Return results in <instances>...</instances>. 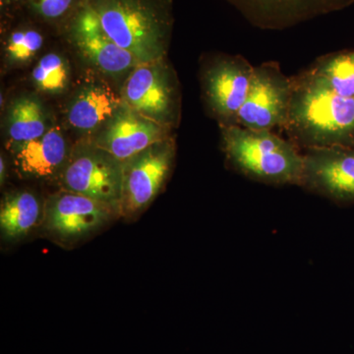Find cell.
I'll return each mask as SVG.
<instances>
[{
	"mask_svg": "<svg viewBox=\"0 0 354 354\" xmlns=\"http://www.w3.org/2000/svg\"><path fill=\"white\" fill-rule=\"evenodd\" d=\"M102 29L141 64L167 53L174 17L171 0H88Z\"/></svg>",
	"mask_w": 354,
	"mask_h": 354,
	"instance_id": "obj_2",
	"label": "cell"
},
{
	"mask_svg": "<svg viewBox=\"0 0 354 354\" xmlns=\"http://www.w3.org/2000/svg\"><path fill=\"white\" fill-rule=\"evenodd\" d=\"M252 24L285 29L317 16L341 10L354 0H227Z\"/></svg>",
	"mask_w": 354,
	"mask_h": 354,
	"instance_id": "obj_13",
	"label": "cell"
},
{
	"mask_svg": "<svg viewBox=\"0 0 354 354\" xmlns=\"http://www.w3.org/2000/svg\"><path fill=\"white\" fill-rule=\"evenodd\" d=\"M44 44L43 32L36 26L30 23L16 26L6 37L7 57L12 64H27L36 57Z\"/></svg>",
	"mask_w": 354,
	"mask_h": 354,
	"instance_id": "obj_19",
	"label": "cell"
},
{
	"mask_svg": "<svg viewBox=\"0 0 354 354\" xmlns=\"http://www.w3.org/2000/svg\"><path fill=\"white\" fill-rule=\"evenodd\" d=\"M298 149L354 147V99L342 97L308 71L293 79L285 127Z\"/></svg>",
	"mask_w": 354,
	"mask_h": 354,
	"instance_id": "obj_1",
	"label": "cell"
},
{
	"mask_svg": "<svg viewBox=\"0 0 354 354\" xmlns=\"http://www.w3.org/2000/svg\"><path fill=\"white\" fill-rule=\"evenodd\" d=\"M88 0H29L27 8L35 17L48 24L65 23L69 29Z\"/></svg>",
	"mask_w": 354,
	"mask_h": 354,
	"instance_id": "obj_21",
	"label": "cell"
},
{
	"mask_svg": "<svg viewBox=\"0 0 354 354\" xmlns=\"http://www.w3.org/2000/svg\"><path fill=\"white\" fill-rule=\"evenodd\" d=\"M115 209L84 195L64 190L53 195L44 209V230L64 242L80 241L106 225Z\"/></svg>",
	"mask_w": 354,
	"mask_h": 354,
	"instance_id": "obj_7",
	"label": "cell"
},
{
	"mask_svg": "<svg viewBox=\"0 0 354 354\" xmlns=\"http://www.w3.org/2000/svg\"><path fill=\"white\" fill-rule=\"evenodd\" d=\"M32 78L39 90L50 94H58L68 84V67L60 55L48 53L39 59L32 70Z\"/></svg>",
	"mask_w": 354,
	"mask_h": 354,
	"instance_id": "obj_20",
	"label": "cell"
},
{
	"mask_svg": "<svg viewBox=\"0 0 354 354\" xmlns=\"http://www.w3.org/2000/svg\"><path fill=\"white\" fill-rule=\"evenodd\" d=\"M46 130V114L38 100L22 97L13 102L8 114V136L16 147L39 138Z\"/></svg>",
	"mask_w": 354,
	"mask_h": 354,
	"instance_id": "obj_18",
	"label": "cell"
},
{
	"mask_svg": "<svg viewBox=\"0 0 354 354\" xmlns=\"http://www.w3.org/2000/svg\"><path fill=\"white\" fill-rule=\"evenodd\" d=\"M29 0H0V6L2 10L8 8H16L17 6H27Z\"/></svg>",
	"mask_w": 354,
	"mask_h": 354,
	"instance_id": "obj_22",
	"label": "cell"
},
{
	"mask_svg": "<svg viewBox=\"0 0 354 354\" xmlns=\"http://www.w3.org/2000/svg\"><path fill=\"white\" fill-rule=\"evenodd\" d=\"M301 187L337 204H354V147L305 151Z\"/></svg>",
	"mask_w": 354,
	"mask_h": 354,
	"instance_id": "obj_9",
	"label": "cell"
},
{
	"mask_svg": "<svg viewBox=\"0 0 354 354\" xmlns=\"http://www.w3.org/2000/svg\"><path fill=\"white\" fill-rule=\"evenodd\" d=\"M162 62L135 67L123 85L121 100L137 113L169 127L176 118V91L169 69Z\"/></svg>",
	"mask_w": 354,
	"mask_h": 354,
	"instance_id": "obj_8",
	"label": "cell"
},
{
	"mask_svg": "<svg viewBox=\"0 0 354 354\" xmlns=\"http://www.w3.org/2000/svg\"><path fill=\"white\" fill-rule=\"evenodd\" d=\"M38 198L28 191L11 193L2 200L0 230L7 241H19L38 223L41 218Z\"/></svg>",
	"mask_w": 354,
	"mask_h": 354,
	"instance_id": "obj_16",
	"label": "cell"
},
{
	"mask_svg": "<svg viewBox=\"0 0 354 354\" xmlns=\"http://www.w3.org/2000/svg\"><path fill=\"white\" fill-rule=\"evenodd\" d=\"M68 32L84 57L104 73L122 75L142 64L109 38L88 1L72 22Z\"/></svg>",
	"mask_w": 354,
	"mask_h": 354,
	"instance_id": "obj_12",
	"label": "cell"
},
{
	"mask_svg": "<svg viewBox=\"0 0 354 354\" xmlns=\"http://www.w3.org/2000/svg\"><path fill=\"white\" fill-rule=\"evenodd\" d=\"M254 67L245 58L225 57L213 62L203 76L205 97L221 127L237 125L248 95Z\"/></svg>",
	"mask_w": 354,
	"mask_h": 354,
	"instance_id": "obj_10",
	"label": "cell"
},
{
	"mask_svg": "<svg viewBox=\"0 0 354 354\" xmlns=\"http://www.w3.org/2000/svg\"><path fill=\"white\" fill-rule=\"evenodd\" d=\"M308 72L335 94L354 99V50L319 58Z\"/></svg>",
	"mask_w": 354,
	"mask_h": 354,
	"instance_id": "obj_17",
	"label": "cell"
},
{
	"mask_svg": "<svg viewBox=\"0 0 354 354\" xmlns=\"http://www.w3.org/2000/svg\"><path fill=\"white\" fill-rule=\"evenodd\" d=\"M122 106L120 99L106 86L92 84L83 88L68 111L70 125L79 131L91 132L106 125Z\"/></svg>",
	"mask_w": 354,
	"mask_h": 354,
	"instance_id": "obj_15",
	"label": "cell"
},
{
	"mask_svg": "<svg viewBox=\"0 0 354 354\" xmlns=\"http://www.w3.org/2000/svg\"><path fill=\"white\" fill-rule=\"evenodd\" d=\"M293 79L279 64L265 62L254 67L248 95L237 118V125L255 131L285 128L292 92Z\"/></svg>",
	"mask_w": 354,
	"mask_h": 354,
	"instance_id": "obj_5",
	"label": "cell"
},
{
	"mask_svg": "<svg viewBox=\"0 0 354 354\" xmlns=\"http://www.w3.org/2000/svg\"><path fill=\"white\" fill-rule=\"evenodd\" d=\"M169 138V127L149 120L122 104L102 128L94 145L123 162Z\"/></svg>",
	"mask_w": 354,
	"mask_h": 354,
	"instance_id": "obj_11",
	"label": "cell"
},
{
	"mask_svg": "<svg viewBox=\"0 0 354 354\" xmlns=\"http://www.w3.org/2000/svg\"><path fill=\"white\" fill-rule=\"evenodd\" d=\"M6 179V162L3 156L0 158V183L3 184Z\"/></svg>",
	"mask_w": 354,
	"mask_h": 354,
	"instance_id": "obj_23",
	"label": "cell"
},
{
	"mask_svg": "<svg viewBox=\"0 0 354 354\" xmlns=\"http://www.w3.org/2000/svg\"><path fill=\"white\" fill-rule=\"evenodd\" d=\"M221 128L223 152L235 171L258 183L301 185L304 156L292 142L272 131Z\"/></svg>",
	"mask_w": 354,
	"mask_h": 354,
	"instance_id": "obj_3",
	"label": "cell"
},
{
	"mask_svg": "<svg viewBox=\"0 0 354 354\" xmlns=\"http://www.w3.org/2000/svg\"><path fill=\"white\" fill-rule=\"evenodd\" d=\"M64 190L108 205L120 214L122 162L93 144L77 149L62 171Z\"/></svg>",
	"mask_w": 354,
	"mask_h": 354,
	"instance_id": "obj_4",
	"label": "cell"
},
{
	"mask_svg": "<svg viewBox=\"0 0 354 354\" xmlns=\"http://www.w3.org/2000/svg\"><path fill=\"white\" fill-rule=\"evenodd\" d=\"M67 147L62 129L48 128L43 136L16 147L15 165L26 176H55L66 162Z\"/></svg>",
	"mask_w": 354,
	"mask_h": 354,
	"instance_id": "obj_14",
	"label": "cell"
},
{
	"mask_svg": "<svg viewBox=\"0 0 354 354\" xmlns=\"http://www.w3.org/2000/svg\"><path fill=\"white\" fill-rule=\"evenodd\" d=\"M174 157L176 146L169 138L122 162L120 215L137 216L153 201L169 176Z\"/></svg>",
	"mask_w": 354,
	"mask_h": 354,
	"instance_id": "obj_6",
	"label": "cell"
}]
</instances>
